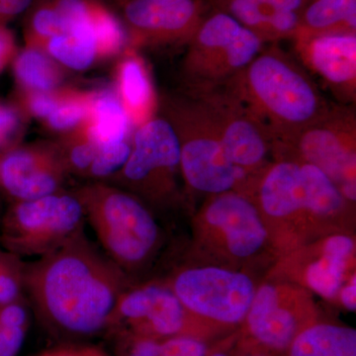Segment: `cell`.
Here are the masks:
<instances>
[{
    "label": "cell",
    "mask_w": 356,
    "mask_h": 356,
    "mask_svg": "<svg viewBox=\"0 0 356 356\" xmlns=\"http://www.w3.org/2000/svg\"><path fill=\"white\" fill-rule=\"evenodd\" d=\"M131 284L84 231L25 264L24 292L44 329L63 339L106 334L117 302Z\"/></svg>",
    "instance_id": "6da1fadb"
},
{
    "label": "cell",
    "mask_w": 356,
    "mask_h": 356,
    "mask_svg": "<svg viewBox=\"0 0 356 356\" xmlns=\"http://www.w3.org/2000/svg\"><path fill=\"white\" fill-rule=\"evenodd\" d=\"M77 197L103 252L129 277L152 261L161 234L146 206L130 194L99 184L86 187Z\"/></svg>",
    "instance_id": "7a4b0ae2"
},
{
    "label": "cell",
    "mask_w": 356,
    "mask_h": 356,
    "mask_svg": "<svg viewBox=\"0 0 356 356\" xmlns=\"http://www.w3.org/2000/svg\"><path fill=\"white\" fill-rule=\"evenodd\" d=\"M166 282L194 318L224 337L240 329L257 290L248 274L213 266L179 269Z\"/></svg>",
    "instance_id": "3957f363"
},
{
    "label": "cell",
    "mask_w": 356,
    "mask_h": 356,
    "mask_svg": "<svg viewBox=\"0 0 356 356\" xmlns=\"http://www.w3.org/2000/svg\"><path fill=\"white\" fill-rule=\"evenodd\" d=\"M346 200L331 178L308 163L281 161L267 172L259 191L262 212L275 222H327L343 212Z\"/></svg>",
    "instance_id": "277c9868"
},
{
    "label": "cell",
    "mask_w": 356,
    "mask_h": 356,
    "mask_svg": "<svg viewBox=\"0 0 356 356\" xmlns=\"http://www.w3.org/2000/svg\"><path fill=\"white\" fill-rule=\"evenodd\" d=\"M166 339L192 337L219 341L217 332L189 313L166 281H151L127 288L119 298L106 334Z\"/></svg>",
    "instance_id": "5b68a950"
},
{
    "label": "cell",
    "mask_w": 356,
    "mask_h": 356,
    "mask_svg": "<svg viewBox=\"0 0 356 356\" xmlns=\"http://www.w3.org/2000/svg\"><path fill=\"white\" fill-rule=\"evenodd\" d=\"M86 215L79 197L56 193L17 201L1 226L4 250L18 257H43L83 231Z\"/></svg>",
    "instance_id": "8992f818"
},
{
    "label": "cell",
    "mask_w": 356,
    "mask_h": 356,
    "mask_svg": "<svg viewBox=\"0 0 356 356\" xmlns=\"http://www.w3.org/2000/svg\"><path fill=\"white\" fill-rule=\"evenodd\" d=\"M305 293L303 288L288 283H264L257 287L236 332V343L271 356L282 355L300 332L318 321Z\"/></svg>",
    "instance_id": "52a82bcc"
},
{
    "label": "cell",
    "mask_w": 356,
    "mask_h": 356,
    "mask_svg": "<svg viewBox=\"0 0 356 356\" xmlns=\"http://www.w3.org/2000/svg\"><path fill=\"white\" fill-rule=\"evenodd\" d=\"M252 92L275 118L302 125L318 111V97L303 76L274 56L259 57L250 65Z\"/></svg>",
    "instance_id": "ba28073f"
},
{
    "label": "cell",
    "mask_w": 356,
    "mask_h": 356,
    "mask_svg": "<svg viewBox=\"0 0 356 356\" xmlns=\"http://www.w3.org/2000/svg\"><path fill=\"white\" fill-rule=\"evenodd\" d=\"M202 229L235 261H247L261 252L269 233L254 204L234 192L218 194L203 211Z\"/></svg>",
    "instance_id": "9c48e42d"
},
{
    "label": "cell",
    "mask_w": 356,
    "mask_h": 356,
    "mask_svg": "<svg viewBox=\"0 0 356 356\" xmlns=\"http://www.w3.org/2000/svg\"><path fill=\"white\" fill-rule=\"evenodd\" d=\"M180 154L181 145L172 126L163 120L149 122L136 134L122 175L133 186L161 195L170 184V173L179 165Z\"/></svg>",
    "instance_id": "30bf717a"
},
{
    "label": "cell",
    "mask_w": 356,
    "mask_h": 356,
    "mask_svg": "<svg viewBox=\"0 0 356 356\" xmlns=\"http://www.w3.org/2000/svg\"><path fill=\"white\" fill-rule=\"evenodd\" d=\"M65 166L64 159L41 149H17L0 158V185L17 201L56 193Z\"/></svg>",
    "instance_id": "8fae6325"
},
{
    "label": "cell",
    "mask_w": 356,
    "mask_h": 356,
    "mask_svg": "<svg viewBox=\"0 0 356 356\" xmlns=\"http://www.w3.org/2000/svg\"><path fill=\"white\" fill-rule=\"evenodd\" d=\"M355 250V240L346 234H331L323 238L298 255V269H292L293 273L297 271V285L324 299L336 298L346 282Z\"/></svg>",
    "instance_id": "7c38bea8"
},
{
    "label": "cell",
    "mask_w": 356,
    "mask_h": 356,
    "mask_svg": "<svg viewBox=\"0 0 356 356\" xmlns=\"http://www.w3.org/2000/svg\"><path fill=\"white\" fill-rule=\"evenodd\" d=\"M124 17L135 34L177 38L194 34L202 21L198 0H120Z\"/></svg>",
    "instance_id": "4fadbf2b"
},
{
    "label": "cell",
    "mask_w": 356,
    "mask_h": 356,
    "mask_svg": "<svg viewBox=\"0 0 356 356\" xmlns=\"http://www.w3.org/2000/svg\"><path fill=\"white\" fill-rule=\"evenodd\" d=\"M187 184L206 193L229 192L242 177L243 168L229 161L220 140L199 137L181 146L180 163Z\"/></svg>",
    "instance_id": "5bb4252c"
},
{
    "label": "cell",
    "mask_w": 356,
    "mask_h": 356,
    "mask_svg": "<svg viewBox=\"0 0 356 356\" xmlns=\"http://www.w3.org/2000/svg\"><path fill=\"white\" fill-rule=\"evenodd\" d=\"M301 149L307 163L331 178L344 198L355 201V153L344 146L337 134L324 129L311 131L302 140Z\"/></svg>",
    "instance_id": "9a60e30c"
},
{
    "label": "cell",
    "mask_w": 356,
    "mask_h": 356,
    "mask_svg": "<svg viewBox=\"0 0 356 356\" xmlns=\"http://www.w3.org/2000/svg\"><path fill=\"white\" fill-rule=\"evenodd\" d=\"M311 60L318 74L330 83H350L356 76L355 33L316 35L311 42Z\"/></svg>",
    "instance_id": "2e32d148"
},
{
    "label": "cell",
    "mask_w": 356,
    "mask_h": 356,
    "mask_svg": "<svg viewBox=\"0 0 356 356\" xmlns=\"http://www.w3.org/2000/svg\"><path fill=\"white\" fill-rule=\"evenodd\" d=\"M281 356H356V331L317 321L305 327Z\"/></svg>",
    "instance_id": "e0dca14e"
},
{
    "label": "cell",
    "mask_w": 356,
    "mask_h": 356,
    "mask_svg": "<svg viewBox=\"0 0 356 356\" xmlns=\"http://www.w3.org/2000/svg\"><path fill=\"white\" fill-rule=\"evenodd\" d=\"M111 337L114 356H205L221 341H210L192 337L151 339L131 334Z\"/></svg>",
    "instance_id": "ac0fdd59"
},
{
    "label": "cell",
    "mask_w": 356,
    "mask_h": 356,
    "mask_svg": "<svg viewBox=\"0 0 356 356\" xmlns=\"http://www.w3.org/2000/svg\"><path fill=\"white\" fill-rule=\"evenodd\" d=\"M356 0H315L300 16L298 31L310 34L355 33Z\"/></svg>",
    "instance_id": "d6986e66"
},
{
    "label": "cell",
    "mask_w": 356,
    "mask_h": 356,
    "mask_svg": "<svg viewBox=\"0 0 356 356\" xmlns=\"http://www.w3.org/2000/svg\"><path fill=\"white\" fill-rule=\"evenodd\" d=\"M220 142L229 161L243 170L259 165L266 154L261 134L252 123L242 119L229 122Z\"/></svg>",
    "instance_id": "ffe728a7"
},
{
    "label": "cell",
    "mask_w": 356,
    "mask_h": 356,
    "mask_svg": "<svg viewBox=\"0 0 356 356\" xmlns=\"http://www.w3.org/2000/svg\"><path fill=\"white\" fill-rule=\"evenodd\" d=\"M91 125L88 140L98 147L123 142L128 131V117L123 106L110 93L100 95L90 103Z\"/></svg>",
    "instance_id": "44dd1931"
},
{
    "label": "cell",
    "mask_w": 356,
    "mask_h": 356,
    "mask_svg": "<svg viewBox=\"0 0 356 356\" xmlns=\"http://www.w3.org/2000/svg\"><path fill=\"white\" fill-rule=\"evenodd\" d=\"M48 50L72 69H86L97 53L93 23L77 26L64 35L48 40Z\"/></svg>",
    "instance_id": "7402d4cb"
},
{
    "label": "cell",
    "mask_w": 356,
    "mask_h": 356,
    "mask_svg": "<svg viewBox=\"0 0 356 356\" xmlns=\"http://www.w3.org/2000/svg\"><path fill=\"white\" fill-rule=\"evenodd\" d=\"M16 74L25 86L49 91L57 86L58 70L50 60L37 50L23 51L15 65Z\"/></svg>",
    "instance_id": "603a6c76"
},
{
    "label": "cell",
    "mask_w": 356,
    "mask_h": 356,
    "mask_svg": "<svg viewBox=\"0 0 356 356\" xmlns=\"http://www.w3.org/2000/svg\"><path fill=\"white\" fill-rule=\"evenodd\" d=\"M24 269L20 257L0 250V305L23 298Z\"/></svg>",
    "instance_id": "cb8c5ba5"
},
{
    "label": "cell",
    "mask_w": 356,
    "mask_h": 356,
    "mask_svg": "<svg viewBox=\"0 0 356 356\" xmlns=\"http://www.w3.org/2000/svg\"><path fill=\"white\" fill-rule=\"evenodd\" d=\"M121 89L129 108H144L151 98V88L142 65L137 60H127L121 70Z\"/></svg>",
    "instance_id": "d4e9b609"
},
{
    "label": "cell",
    "mask_w": 356,
    "mask_h": 356,
    "mask_svg": "<svg viewBox=\"0 0 356 356\" xmlns=\"http://www.w3.org/2000/svg\"><path fill=\"white\" fill-rule=\"evenodd\" d=\"M92 23L97 51L110 55L120 50L125 41L123 27L117 18L99 3L93 13Z\"/></svg>",
    "instance_id": "484cf974"
},
{
    "label": "cell",
    "mask_w": 356,
    "mask_h": 356,
    "mask_svg": "<svg viewBox=\"0 0 356 356\" xmlns=\"http://www.w3.org/2000/svg\"><path fill=\"white\" fill-rule=\"evenodd\" d=\"M130 154L131 147L124 140L99 147L97 156L89 168V175L95 177H106L113 175L123 168Z\"/></svg>",
    "instance_id": "4316f807"
},
{
    "label": "cell",
    "mask_w": 356,
    "mask_h": 356,
    "mask_svg": "<svg viewBox=\"0 0 356 356\" xmlns=\"http://www.w3.org/2000/svg\"><path fill=\"white\" fill-rule=\"evenodd\" d=\"M31 31L38 38L50 40L69 32L65 20L53 6L46 3L40 6L31 18Z\"/></svg>",
    "instance_id": "83f0119b"
},
{
    "label": "cell",
    "mask_w": 356,
    "mask_h": 356,
    "mask_svg": "<svg viewBox=\"0 0 356 356\" xmlns=\"http://www.w3.org/2000/svg\"><path fill=\"white\" fill-rule=\"evenodd\" d=\"M261 37L248 28L243 27L236 41L225 51L227 64L233 69L245 67L252 62L261 49Z\"/></svg>",
    "instance_id": "f1b7e54d"
},
{
    "label": "cell",
    "mask_w": 356,
    "mask_h": 356,
    "mask_svg": "<svg viewBox=\"0 0 356 356\" xmlns=\"http://www.w3.org/2000/svg\"><path fill=\"white\" fill-rule=\"evenodd\" d=\"M90 111L89 102L81 99H70L58 102L57 108L48 117L51 127L63 130L74 127L88 116Z\"/></svg>",
    "instance_id": "f546056e"
},
{
    "label": "cell",
    "mask_w": 356,
    "mask_h": 356,
    "mask_svg": "<svg viewBox=\"0 0 356 356\" xmlns=\"http://www.w3.org/2000/svg\"><path fill=\"white\" fill-rule=\"evenodd\" d=\"M98 147L90 140L76 145L70 149L67 158L64 159L65 166L79 172H88L98 153Z\"/></svg>",
    "instance_id": "4dcf8cb0"
},
{
    "label": "cell",
    "mask_w": 356,
    "mask_h": 356,
    "mask_svg": "<svg viewBox=\"0 0 356 356\" xmlns=\"http://www.w3.org/2000/svg\"><path fill=\"white\" fill-rule=\"evenodd\" d=\"M0 323L8 327L29 329V310L24 298L0 305Z\"/></svg>",
    "instance_id": "1f68e13d"
},
{
    "label": "cell",
    "mask_w": 356,
    "mask_h": 356,
    "mask_svg": "<svg viewBox=\"0 0 356 356\" xmlns=\"http://www.w3.org/2000/svg\"><path fill=\"white\" fill-rule=\"evenodd\" d=\"M27 332V329L8 327L0 323V356H17Z\"/></svg>",
    "instance_id": "d6a6232c"
},
{
    "label": "cell",
    "mask_w": 356,
    "mask_h": 356,
    "mask_svg": "<svg viewBox=\"0 0 356 356\" xmlns=\"http://www.w3.org/2000/svg\"><path fill=\"white\" fill-rule=\"evenodd\" d=\"M34 356H111L93 346H84V344H64L57 348H50L42 351Z\"/></svg>",
    "instance_id": "836d02e7"
},
{
    "label": "cell",
    "mask_w": 356,
    "mask_h": 356,
    "mask_svg": "<svg viewBox=\"0 0 356 356\" xmlns=\"http://www.w3.org/2000/svg\"><path fill=\"white\" fill-rule=\"evenodd\" d=\"M58 100L47 93H36L30 100V108L39 117L48 118L57 108Z\"/></svg>",
    "instance_id": "e575fe53"
},
{
    "label": "cell",
    "mask_w": 356,
    "mask_h": 356,
    "mask_svg": "<svg viewBox=\"0 0 356 356\" xmlns=\"http://www.w3.org/2000/svg\"><path fill=\"white\" fill-rule=\"evenodd\" d=\"M18 125V119L13 110L0 106V147L10 138Z\"/></svg>",
    "instance_id": "d590c367"
},
{
    "label": "cell",
    "mask_w": 356,
    "mask_h": 356,
    "mask_svg": "<svg viewBox=\"0 0 356 356\" xmlns=\"http://www.w3.org/2000/svg\"><path fill=\"white\" fill-rule=\"evenodd\" d=\"M339 301L344 309L350 312L356 310V277L355 274L350 276V280L344 283L343 286L339 290Z\"/></svg>",
    "instance_id": "8d00e7d4"
},
{
    "label": "cell",
    "mask_w": 356,
    "mask_h": 356,
    "mask_svg": "<svg viewBox=\"0 0 356 356\" xmlns=\"http://www.w3.org/2000/svg\"><path fill=\"white\" fill-rule=\"evenodd\" d=\"M250 1L273 10H289L296 11V13H298L305 3V0H250Z\"/></svg>",
    "instance_id": "74e56055"
},
{
    "label": "cell",
    "mask_w": 356,
    "mask_h": 356,
    "mask_svg": "<svg viewBox=\"0 0 356 356\" xmlns=\"http://www.w3.org/2000/svg\"><path fill=\"white\" fill-rule=\"evenodd\" d=\"M34 0H0V17H13L24 13Z\"/></svg>",
    "instance_id": "f35d334b"
},
{
    "label": "cell",
    "mask_w": 356,
    "mask_h": 356,
    "mask_svg": "<svg viewBox=\"0 0 356 356\" xmlns=\"http://www.w3.org/2000/svg\"><path fill=\"white\" fill-rule=\"evenodd\" d=\"M238 334L233 332L228 337H224L219 343L205 356H233L234 346H235Z\"/></svg>",
    "instance_id": "ab89813d"
},
{
    "label": "cell",
    "mask_w": 356,
    "mask_h": 356,
    "mask_svg": "<svg viewBox=\"0 0 356 356\" xmlns=\"http://www.w3.org/2000/svg\"><path fill=\"white\" fill-rule=\"evenodd\" d=\"M13 37L4 28L0 27V67L6 62L13 50Z\"/></svg>",
    "instance_id": "60d3db41"
},
{
    "label": "cell",
    "mask_w": 356,
    "mask_h": 356,
    "mask_svg": "<svg viewBox=\"0 0 356 356\" xmlns=\"http://www.w3.org/2000/svg\"><path fill=\"white\" fill-rule=\"evenodd\" d=\"M233 356H271L264 353V351L257 350V348H250V346H243V344L235 343L233 350Z\"/></svg>",
    "instance_id": "b9f144b4"
}]
</instances>
